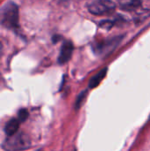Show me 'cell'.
<instances>
[{
    "label": "cell",
    "instance_id": "obj_2",
    "mask_svg": "<svg viewBox=\"0 0 150 151\" xmlns=\"http://www.w3.org/2000/svg\"><path fill=\"white\" fill-rule=\"evenodd\" d=\"M31 145L30 139L23 133H17L6 139L4 147L8 151H19L27 150Z\"/></svg>",
    "mask_w": 150,
    "mask_h": 151
},
{
    "label": "cell",
    "instance_id": "obj_1",
    "mask_svg": "<svg viewBox=\"0 0 150 151\" xmlns=\"http://www.w3.org/2000/svg\"><path fill=\"white\" fill-rule=\"evenodd\" d=\"M19 7L13 2H8L0 8V24L7 29L17 30L19 25Z\"/></svg>",
    "mask_w": 150,
    "mask_h": 151
},
{
    "label": "cell",
    "instance_id": "obj_8",
    "mask_svg": "<svg viewBox=\"0 0 150 151\" xmlns=\"http://www.w3.org/2000/svg\"><path fill=\"white\" fill-rule=\"evenodd\" d=\"M28 111L27 109H20L18 112V119L19 120V122H24L25 120H27V119L28 118Z\"/></svg>",
    "mask_w": 150,
    "mask_h": 151
},
{
    "label": "cell",
    "instance_id": "obj_4",
    "mask_svg": "<svg viewBox=\"0 0 150 151\" xmlns=\"http://www.w3.org/2000/svg\"><path fill=\"white\" fill-rule=\"evenodd\" d=\"M73 52V44L71 41H66L63 43L60 52H59V56H58V63L60 65H64L65 63H67L72 55Z\"/></svg>",
    "mask_w": 150,
    "mask_h": 151
},
{
    "label": "cell",
    "instance_id": "obj_3",
    "mask_svg": "<svg viewBox=\"0 0 150 151\" xmlns=\"http://www.w3.org/2000/svg\"><path fill=\"white\" fill-rule=\"evenodd\" d=\"M88 9L94 15H105L112 12L116 9V4L112 1L97 0L88 3Z\"/></svg>",
    "mask_w": 150,
    "mask_h": 151
},
{
    "label": "cell",
    "instance_id": "obj_5",
    "mask_svg": "<svg viewBox=\"0 0 150 151\" xmlns=\"http://www.w3.org/2000/svg\"><path fill=\"white\" fill-rule=\"evenodd\" d=\"M19 125H20V122L18 119L14 118V119H10L4 126V132H5L6 135L8 137H10V136L16 134L19 131Z\"/></svg>",
    "mask_w": 150,
    "mask_h": 151
},
{
    "label": "cell",
    "instance_id": "obj_6",
    "mask_svg": "<svg viewBox=\"0 0 150 151\" xmlns=\"http://www.w3.org/2000/svg\"><path fill=\"white\" fill-rule=\"evenodd\" d=\"M106 73H107V69L104 68L102 71H100L98 73H96L95 76H93L89 81V88H96L100 84V82L104 79Z\"/></svg>",
    "mask_w": 150,
    "mask_h": 151
},
{
    "label": "cell",
    "instance_id": "obj_7",
    "mask_svg": "<svg viewBox=\"0 0 150 151\" xmlns=\"http://www.w3.org/2000/svg\"><path fill=\"white\" fill-rule=\"evenodd\" d=\"M141 5V1H126L120 3V8L126 12H133L140 8Z\"/></svg>",
    "mask_w": 150,
    "mask_h": 151
},
{
    "label": "cell",
    "instance_id": "obj_10",
    "mask_svg": "<svg viewBox=\"0 0 150 151\" xmlns=\"http://www.w3.org/2000/svg\"><path fill=\"white\" fill-rule=\"evenodd\" d=\"M85 92H86V91H83V92L80 94V97L78 98V101H77V104H76V106H77V107H80V103L84 100V98H85V95H87V93H85Z\"/></svg>",
    "mask_w": 150,
    "mask_h": 151
},
{
    "label": "cell",
    "instance_id": "obj_11",
    "mask_svg": "<svg viewBox=\"0 0 150 151\" xmlns=\"http://www.w3.org/2000/svg\"><path fill=\"white\" fill-rule=\"evenodd\" d=\"M2 54H3V44H2V42H0V58H1V56H2Z\"/></svg>",
    "mask_w": 150,
    "mask_h": 151
},
{
    "label": "cell",
    "instance_id": "obj_9",
    "mask_svg": "<svg viewBox=\"0 0 150 151\" xmlns=\"http://www.w3.org/2000/svg\"><path fill=\"white\" fill-rule=\"evenodd\" d=\"M100 26L104 29H110L113 26V22H111V20H103V22H102Z\"/></svg>",
    "mask_w": 150,
    "mask_h": 151
}]
</instances>
